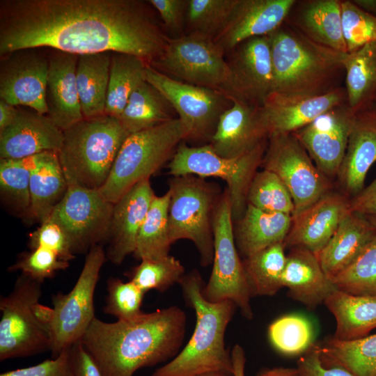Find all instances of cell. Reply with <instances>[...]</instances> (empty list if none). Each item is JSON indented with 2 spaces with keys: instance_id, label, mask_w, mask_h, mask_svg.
<instances>
[{
  "instance_id": "6da1fadb",
  "label": "cell",
  "mask_w": 376,
  "mask_h": 376,
  "mask_svg": "<svg viewBox=\"0 0 376 376\" xmlns=\"http://www.w3.org/2000/svg\"><path fill=\"white\" fill-rule=\"evenodd\" d=\"M151 8L139 0H1L0 55L46 47L128 54L150 64L169 39Z\"/></svg>"
},
{
  "instance_id": "7a4b0ae2",
  "label": "cell",
  "mask_w": 376,
  "mask_h": 376,
  "mask_svg": "<svg viewBox=\"0 0 376 376\" xmlns=\"http://www.w3.org/2000/svg\"><path fill=\"white\" fill-rule=\"evenodd\" d=\"M187 317L177 306L131 321L95 318L81 341L104 376H132L139 369L174 358L185 335Z\"/></svg>"
},
{
  "instance_id": "3957f363",
  "label": "cell",
  "mask_w": 376,
  "mask_h": 376,
  "mask_svg": "<svg viewBox=\"0 0 376 376\" xmlns=\"http://www.w3.org/2000/svg\"><path fill=\"white\" fill-rule=\"evenodd\" d=\"M268 36L272 93L295 100L322 95L340 87L347 53L318 44L285 22Z\"/></svg>"
},
{
  "instance_id": "277c9868",
  "label": "cell",
  "mask_w": 376,
  "mask_h": 376,
  "mask_svg": "<svg viewBox=\"0 0 376 376\" xmlns=\"http://www.w3.org/2000/svg\"><path fill=\"white\" fill-rule=\"evenodd\" d=\"M179 285L187 305L195 311V328L186 345L152 376H196L208 372L233 376L231 354L224 337L237 306L231 300H207L203 295L205 283L196 269L185 274Z\"/></svg>"
},
{
  "instance_id": "5b68a950",
  "label": "cell",
  "mask_w": 376,
  "mask_h": 376,
  "mask_svg": "<svg viewBox=\"0 0 376 376\" xmlns=\"http://www.w3.org/2000/svg\"><path fill=\"white\" fill-rule=\"evenodd\" d=\"M129 136L118 118L107 114L84 118L64 130L57 154L68 186L100 189Z\"/></svg>"
},
{
  "instance_id": "8992f818",
  "label": "cell",
  "mask_w": 376,
  "mask_h": 376,
  "mask_svg": "<svg viewBox=\"0 0 376 376\" xmlns=\"http://www.w3.org/2000/svg\"><path fill=\"white\" fill-rule=\"evenodd\" d=\"M189 136L188 126L179 118L130 134L100 191L114 204L136 184L150 179Z\"/></svg>"
},
{
  "instance_id": "52a82bcc",
  "label": "cell",
  "mask_w": 376,
  "mask_h": 376,
  "mask_svg": "<svg viewBox=\"0 0 376 376\" xmlns=\"http://www.w3.org/2000/svg\"><path fill=\"white\" fill-rule=\"evenodd\" d=\"M169 235L171 243L189 240L196 247L203 267L214 257L213 217L220 195L218 187L193 175L169 180Z\"/></svg>"
},
{
  "instance_id": "ba28073f",
  "label": "cell",
  "mask_w": 376,
  "mask_h": 376,
  "mask_svg": "<svg viewBox=\"0 0 376 376\" xmlns=\"http://www.w3.org/2000/svg\"><path fill=\"white\" fill-rule=\"evenodd\" d=\"M267 140L253 150L236 158L227 159L216 154L209 144L191 147L181 143L168 164L172 177L193 175L215 177L227 184L233 221L244 214L251 183L261 166Z\"/></svg>"
},
{
  "instance_id": "9c48e42d",
  "label": "cell",
  "mask_w": 376,
  "mask_h": 376,
  "mask_svg": "<svg viewBox=\"0 0 376 376\" xmlns=\"http://www.w3.org/2000/svg\"><path fill=\"white\" fill-rule=\"evenodd\" d=\"M41 285L22 274L12 291L1 297V361L50 351V329L38 321L33 310L41 297Z\"/></svg>"
},
{
  "instance_id": "30bf717a",
  "label": "cell",
  "mask_w": 376,
  "mask_h": 376,
  "mask_svg": "<svg viewBox=\"0 0 376 376\" xmlns=\"http://www.w3.org/2000/svg\"><path fill=\"white\" fill-rule=\"evenodd\" d=\"M230 197L227 189L221 194L213 217L214 257L209 280L203 288L211 302L233 301L247 320L253 317L251 296L246 283L233 232Z\"/></svg>"
},
{
  "instance_id": "8fae6325",
  "label": "cell",
  "mask_w": 376,
  "mask_h": 376,
  "mask_svg": "<svg viewBox=\"0 0 376 376\" xmlns=\"http://www.w3.org/2000/svg\"><path fill=\"white\" fill-rule=\"evenodd\" d=\"M224 53L214 39L189 33L169 38L162 54L150 65L183 82L227 94L230 70Z\"/></svg>"
},
{
  "instance_id": "7c38bea8",
  "label": "cell",
  "mask_w": 376,
  "mask_h": 376,
  "mask_svg": "<svg viewBox=\"0 0 376 376\" xmlns=\"http://www.w3.org/2000/svg\"><path fill=\"white\" fill-rule=\"evenodd\" d=\"M106 255L100 245L88 251L81 274L66 294L52 295L53 319L50 326L52 358L81 340L94 320L93 297Z\"/></svg>"
},
{
  "instance_id": "4fadbf2b",
  "label": "cell",
  "mask_w": 376,
  "mask_h": 376,
  "mask_svg": "<svg viewBox=\"0 0 376 376\" xmlns=\"http://www.w3.org/2000/svg\"><path fill=\"white\" fill-rule=\"evenodd\" d=\"M260 166L277 175L288 189L295 205L292 216L331 191L329 178L317 168L293 133L268 136Z\"/></svg>"
},
{
  "instance_id": "5bb4252c",
  "label": "cell",
  "mask_w": 376,
  "mask_h": 376,
  "mask_svg": "<svg viewBox=\"0 0 376 376\" xmlns=\"http://www.w3.org/2000/svg\"><path fill=\"white\" fill-rule=\"evenodd\" d=\"M146 80L169 102L189 130L188 139L210 140L220 116L233 104L223 91L180 81L148 64Z\"/></svg>"
},
{
  "instance_id": "9a60e30c",
  "label": "cell",
  "mask_w": 376,
  "mask_h": 376,
  "mask_svg": "<svg viewBox=\"0 0 376 376\" xmlns=\"http://www.w3.org/2000/svg\"><path fill=\"white\" fill-rule=\"evenodd\" d=\"M113 208L99 189L68 186L47 220L62 229L74 254L83 253L108 237Z\"/></svg>"
},
{
  "instance_id": "2e32d148",
  "label": "cell",
  "mask_w": 376,
  "mask_h": 376,
  "mask_svg": "<svg viewBox=\"0 0 376 376\" xmlns=\"http://www.w3.org/2000/svg\"><path fill=\"white\" fill-rule=\"evenodd\" d=\"M34 49H20L1 57L0 100L47 114L45 89L49 57Z\"/></svg>"
},
{
  "instance_id": "e0dca14e",
  "label": "cell",
  "mask_w": 376,
  "mask_h": 376,
  "mask_svg": "<svg viewBox=\"0 0 376 376\" xmlns=\"http://www.w3.org/2000/svg\"><path fill=\"white\" fill-rule=\"evenodd\" d=\"M354 116L346 103L329 109L293 132L317 168L328 178L338 175Z\"/></svg>"
},
{
  "instance_id": "ac0fdd59",
  "label": "cell",
  "mask_w": 376,
  "mask_h": 376,
  "mask_svg": "<svg viewBox=\"0 0 376 376\" xmlns=\"http://www.w3.org/2000/svg\"><path fill=\"white\" fill-rule=\"evenodd\" d=\"M230 61L227 94L262 107L274 91V72L269 36L251 38L235 48Z\"/></svg>"
},
{
  "instance_id": "d6986e66",
  "label": "cell",
  "mask_w": 376,
  "mask_h": 376,
  "mask_svg": "<svg viewBox=\"0 0 376 376\" xmlns=\"http://www.w3.org/2000/svg\"><path fill=\"white\" fill-rule=\"evenodd\" d=\"M350 212V198L343 194L329 191L292 217L290 230L283 241L285 247H304L317 256Z\"/></svg>"
},
{
  "instance_id": "ffe728a7",
  "label": "cell",
  "mask_w": 376,
  "mask_h": 376,
  "mask_svg": "<svg viewBox=\"0 0 376 376\" xmlns=\"http://www.w3.org/2000/svg\"><path fill=\"white\" fill-rule=\"evenodd\" d=\"M219 117L210 140L212 150L224 158L240 157L268 139V133L257 107L235 97Z\"/></svg>"
},
{
  "instance_id": "44dd1931",
  "label": "cell",
  "mask_w": 376,
  "mask_h": 376,
  "mask_svg": "<svg viewBox=\"0 0 376 376\" xmlns=\"http://www.w3.org/2000/svg\"><path fill=\"white\" fill-rule=\"evenodd\" d=\"M296 0H239L227 24L214 38L225 52L245 40L267 36L285 21Z\"/></svg>"
},
{
  "instance_id": "7402d4cb",
  "label": "cell",
  "mask_w": 376,
  "mask_h": 376,
  "mask_svg": "<svg viewBox=\"0 0 376 376\" xmlns=\"http://www.w3.org/2000/svg\"><path fill=\"white\" fill-rule=\"evenodd\" d=\"M63 131L47 114L19 109L13 121L0 131L1 159H19L43 152H58Z\"/></svg>"
},
{
  "instance_id": "603a6c76",
  "label": "cell",
  "mask_w": 376,
  "mask_h": 376,
  "mask_svg": "<svg viewBox=\"0 0 376 376\" xmlns=\"http://www.w3.org/2000/svg\"><path fill=\"white\" fill-rule=\"evenodd\" d=\"M376 162V109L373 105L354 113L345 157L338 173L343 194L349 198L363 188L366 175Z\"/></svg>"
},
{
  "instance_id": "cb8c5ba5",
  "label": "cell",
  "mask_w": 376,
  "mask_h": 376,
  "mask_svg": "<svg viewBox=\"0 0 376 376\" xmlns=\"http://www.w3.org/2000/svg\"><path fill=\"white\" fill-rule=\"evenodd\" d=\"M155 195L150 179H146L113 204L106 256L113 264H120L129 254L134 253L140 228Z\"/></svg>"
},
{
  "instance_id": "d4e9b609",
  "label": "cell",
  "mask_w": 376,
  "mask_h": 376,
  "mask_svg": "<svg viewBox=\"0 0 376 376\" xmlns=\"http://www.w3.org/2000/svg\"><path fill=\"white\" fill-rule=\"evenodd\" d=\"M346 103V90L340 86L322 95L302 99H285L271 93L260 111L269 136L293 133L329 109Z\"/></svg>"
},
{
  "instance_id": "484cf974",
  "label": "cell",
  "mask_w": 376,
  "mask_h": 376,
  "mask_svg": "<svg viewBox=\"0 0 376 376\" xmlns=\"http://www.w3.org/2000/svg\"><path fill=\"white\" fill-rule=\"evenodd\" d=\"M77 61L78 55L58 50L49 56L47 116L63 131L84 118L77 87Z\"/></svg>"
},
{
  "instance_id": "4316f807",
  "label": "cell",
  "mask_w": 376,
  "mask_h": 376,
  "mask_svg": "<svg viewBox=\"0 0 376 376\" xmlns=\"http://www.w3.org/2000/svg\"><path fill=\"white\" fill-rule=\"evenodd\" d=\"M288 295L310 309L324 302L337 288L322 270L318 257L301 246L290 248L282 276Z\"/></svg>"
},
{
  "instance_id": "83f0119b",
  "label": "cell",
  "mask_w": 376,
  "mask_h": 376,
  "mask_svg": "<svg viewBox=\"0 0 376 376\" xmlns=\"http://www.w3.org/2000/svg\"><path fill=\"white\" fill-rule=\"evenodd\" d=\"M285 22L312 41L347 53L340 0L296 1Z\"/></svg>"
},
{
  "instance_id": "f1b7e54d",
  "label": "cell",
  "mask_w": 376,
  "mask_h": 376,
  "mask_svg": "<svg viewBox=\"0 0 376 376\" xmlns=\"http://www.w3.org/2000/svg\"><path fill=\"white\" fill-rule=\"evenodd\" d=\"M375 234L365 215L350 212L317 255L327 276L331 280L347 267Z\"/></svg>"
},
{
  "instance_id": "f546056e",
  "label": "cell",
  "mask_w": 376,
  "mask_h": 376,
  "mask_svg": "<svg viewBox=\"0 0 376 376\" xmlns=\"http://www.w3.org/2000/svg\"><path fill=\"white\" fill-rule=\"evenodd\" d=\"M292 216L267 212L247 204L242 217L233 228L238 252L245 258L272 244L283 242L291 224Z\"/></svg>"
},
{
  "instance_id": "4dcf8cb0",
  "label": "cell",
  "mask_w": 376,
  "mask_h": 376,
  "mask_svg": "<svg viewBox=\"0 0 376 376\" xmlns=\"http://www.w3.org/2000/svg\"><path fill=\"white\" fill-rule=\"evenodd\" d=\"M324 304L335 318L333 337L336 339H359L376 328V296L353 295L336 289Z\"/></svg>"
},
{
  "instance_id": "1f68e13d",
  "label": "cell",
  "mask_w": 376,
  "mask_h": 376,
  "mask_svg": "<svg viewBox=\"0 0 376 376\" xmlns=\"http://www.w3.org/2000/svg\"><path fill=\"white\" fill-rule=\"evenodd\" d=\"M111 59V52L78 56L76 81L85 118L104 114Z\"/></svg>"
},
{
  "instance_id": "d6a6232c",
  "label": "cell",
  "mask_w": 376,
  "mask_h": 376,
  "mask_svg": "<svg viewBox=\"0 0 376 376\" xmlns=\"http://www.w3.org/2000/svg\"><path fill=\"white\" fill-rule=\"evenodd\" d=\"M68 187L57 152H42L30 180V215L41 223L47 220Z\"/></svg>"
},
{
  "instance_id": "836d02e7",
  "label": "cell",
  "mask_w": 376,
  "mask_h": 376,
  "mask_svg": "<svg viewBox=\"0 0 376 376\" xmlns=\"http://www.w3.org/2000/svg\"><path fill=\"white\" fill-rule=\"evenodd\" d=\"M343 65L347 104L353 113L373 105L376 97V41L347 53Z\"/></svg>"
},
{
  "instance_id": "e575fe53",
  "label": "cell",
  "mask_w": 376,
  "mask_h": 376,
  "mask_svg": "<svg viewBox=\"0 0 376 376\" xmlns=\"http://www.w3.org/2000/svg\"><path fill=\"white\" fill-rule=\"evenodd\" d=\"M173 111L166 98L144 80L133 91L118 118L130 135L175 118Z\"/></svg>"
},
{
  "instance_id": "d590c367",
  "label": "cell",
  "mask_w": 376,
  "mask_h": 376,
  "mask_svg": "<svg viewBox=\"0 0 376 376\" xmlns=\"http://www.w3.org/2000/svg\"><path fill=\"white\" fill-rule=\"evenodd\" d=\"M319 345L324 364L342 367L354 376H376V334L352 340L332 336Z\"/></svg>"
},
{
  "instance_id": "8d00e7d4",
  "label": "cell",
  "mask_w": 376,
  "mask_h": 376,
  "mask_svg": "<svg viewBox=\"0 0 376 376\" xmlns=\"http://www.w3.org/2000/svg\"><path fill=\"white\" fill-rule=\"evenodd\" d=\"M283 242L272 244L242 260L250 295L273 296L282 288L286 263Z\"/></svg>"
},
{
  "instance_id": "74e56055",
  "label": "cell",
  "mask_w": 376,
  "mask_h": 376,
  "mask_svg": "<svg viewBox=\"0 0 376 376\" xmlns=\"http://www.w3.org/2000/svg\"><path fill=\"white\" fill-rule=\"evenodd\" d=\"M169 190L162 196H154L138 234L134 252L136 258L157 260L169 255Z\"/></svg>"
},
{
  "instance_id": "f35d334b",
  "label": "cell",
  "mask_w": 376,
  "mask_h": 376,
  "mask_svg": "<svg viewBox=\"0 0 376 376\" xmlns=\"http://www.w3.org/2000/svg\"><path fill=\"white\" fill-rule=\"evenodd\" d=\"M148 63L128 54H111L104 114L118 118L136 87L146 80Z\"/></svg>"
},
{
  "instance_id": "ab89813d",
  "label": "cell",
  "mask_w": 376,
  "mask_h": 376,
  "mask_svg": "<svg viewBox=\"0 0 376 376\" xmlns=\"http://www.w3.org/2000/svg\"><path fill=\"white\" fill-rule=\"evenodd\" d=\"M41 153L19 159H1V196L12 207L21 213L30 214V180Z\"/></svg>"
},
{
  "instance_id": "60d3db41",
  "label": "cell",
  "mask_w": 376,
  "mask_h": 376,
  "mask_svg": "<svg viewBox=\"0 0 376 376\" xmlns=\"http://www.w3.org/2000/svg\"><path fill=\"white\" fill-rule=\"evenodd\" d=\"M272 345L288 356L303 354L314 342V328L311 321L300 314L283 315L268 327Z\"/></svg>"
},
{
  "instance_id": "b9f144b4",
  "label": "cell",
  "mask_w": 376,
  "mask_h": 376,
  "mask_svg": "<svg viewBox=\"0 0 376 376\" xmlns=\"http://www.w3.org/2000/svg\"><path fill=\"white\" fill-rule=\"evenodd\" d=\"M331 281L338 290L350 295L376 296V234Z\"/></svg>"
},
{
  "instance_id": "7bdbcfd3",
  "label": "cell",
  "mask_w": 376,
  "mask_h": 376,
  "mask_svg": "<svg viewBox=\"0 0 376 376\" xmlns=\"http://www.w3.org/2000/svg\"><path fill=\"white\" fill-rule=\"evenodd\" d=\"M247 204L267 212L292 216L295 205L292 196L280 178L263 169L257 171L247 194Z\"/></svg>"
},
{
  "instance_id": "ee69618b",
  "label": "cell",
  "mask_w": 376,
  "mask_h": 376,
  "mask_svg": "<svg viewBox=\"0 0 376 376\" xmlns=\"http://www.w3.org/2000/svg\"><path fill=\"white\" fill-rule=\"evenodd\" d=\"M239 0H189L186 24L190 33L214 39L224 28Z\"/></svg>"
},
{
  "instance_id": "f6af8a7d",
  "label": "cell",
  "mask_w": 376,
  "mask_h": 376,
  "mask_svg": "<svg viewBox=\"0 0 376 376\" xmlns=\"http://www.w3.org/2000/svg\"><path fill=\"white\" fill-rule=\"evenodd\" d=\"M185 274L180 261L169 255L160 260H141L127 276L130 281L146 293L150 290L163 292L175 283L179 284Z\"/></svg>"
},
{
  "instance_id": "bcb514c9",
  "label": "cell",
  "mask_w": 376,
  "mask_h": 376,
  "mask_svg": "<svg viewBox=\"0 0 376 376\" xmlns=\"http://www.w3.org/2000/svg\"><path fill=\"white\" fill-rule=\"evenodd\" d=\"M341 26L347 53L376 41V17L352 1H340Z\"/></svg>"
},
{
  "instance_id": "7dc6e473",
  "label": "cell",
  "mask_w": 376,
  "mask_h": 376,
  "mask_svg": "<svg viewBox=\"0 0 376 376\" xmlns=\"http://www.w3.org/2000/svg\"><path fill=\"white\" fill-rule=\"evenodd\" d=\"M107 295L104 312L120 321H131L142 315V302L145 292L133 282L120 279L107 281Z\"/></svg>"
},
{
  "instance_id": "c3c4849f",
  "label": "cell",
  "mask_w": 376,
  "mask_h": 376,
  "mask_svg": "<svg viewBox=\"0 0 376 376\" xmlns=\"http://www.w3.org/2000/svg\"><path fill=\"white\" fill-rule=\"evenodd\" d=\"M69 262L61 260L56 253L44 247H38L24 253L8 270H20L22 274L41 283L54 276L58 270L65 269Z\"/></svg>"
},
{
  "instance_id": "681fc988",
  "label": "cell",
  "mask_w": 376,
  "mask_h": 376,
  "mask_svg": "<svg viewBox=\"0 0 376 376\" xmlns=\"http://www.w3.org/2000/svg\"><path fill=\"white\" fill-rule=\"evenodd\" d=\"M31 249L44 247L52 250L63 260L75 258L70 242L62 229L55 223L47 220L30 235Z\"/></svg>"
},
{
  "instance_id": "f907efd6",
  "label": "cell",
  "mask_w": 376,
  "mask_h": 376,
  "mask_svg": "<svg viewBox=\"0 0 376 376\" xmlns=\"http://www.w3.org/2000/svg\"><path fill=\"white\" fill-rule=\"evenodd\" d=\"M164 26L179 36L186 24L189 0H149Z\"/></svg>"
},
{
  "instance_id": "816d5d0a",
  "label": "cell",
  "mask_w": 376,
  "mask_h": 376,
  "mask_svg": "<svg viewBox=\"0 0 376 376\" xmlns=\"http://www.w3.org/2000/svg\"><path fill=\"white\" fill-rule=\"evenodd\" d=\"M0 376H72L68 349L37 365L3 373Z\"/></svg>"
},
{
  "instance_id": "f5cc1de1",
  "label": "cell",
  "mask_w": 376,
  "mask_h": 376,
  "mask_svg": "<svg viewBox=\"0 0 376 376\" xmlns=\"http://www.w3.org/2000/svg\"><path fill=\"white\" fill-rule=\"evenodd\" d=\"M297 365L306 376H354L342 367L324 364L321 359L319 343H316L300 357Z\"/></svg>"
},
{
  "instance_id": "db71d44e",
  "label": "cell",
  "mask_w": 376,
  "mask_h": 376,
  "mask_svg": "<svg viewBox=\"0 0 376 376\" xmlns=\"http://www.w3.org/2000/svg\"><path fill=\"white\" fill-rule=\"evenodd\" d=\"M72 376H104L81 340L68 348Z\"/></svg>"
},
{
  "instance_id": "11a10c76",
  "label": "cell",
  "mask_w": 376,
  "mask_h": 376,
  "mask_svg": "<svg viewBox=\"0 0 376 376\" xmlns=\"http://www.w3.org/2000/svg\"><path fill=\"white\" fill-rule=\"evenodd\" d=\"M350 210L365 216L376 215V178L350 198Z\"/></svg>"
},
{
  "instance_id": "9f6ffc18",
  "label": "cell",
  "mask_w": 376,
  "mask_h": 376,
  "mask_svg": "<svg viewBox=\"0 0 376 376\" xmlns=\"http://www.w3.org/2000/svg\"><path fill=\"white\" fill-rule=\"evenodd\" d=\"M231 359L233 363V376H245L246 357L243 347L237 344L231 352Z\"/></svg>"
},
{
  "instance_id": "6f0895ef",
  "label": "cell",
  "mask_w": 376,
  "mask_h": 376,
  "mask_svg": "<svg viewBox=\"0 0 376 376\" xmlns=\"http://www.w3.org/2000/svg\"><path fill=\"white\" fill-rule=\"evenodd\" d=\"M18 109L3 100H0V131L10 125L14 120Z\"/></svg>"
},
{
  "instance_id": "680465c9",
  "label": "cell",
  "mask_w": 376,
  "mask_h": 376,
  "mask_svg": "<svg viewBox=\"0 0 376 376\" xmlns=\"http://www.w3.org/2000/svg\"><path fill=\"white\" fill-rule=\"evenodd\" d=\"M256 376H306L297 367L285 368L275 367L265 368L260 371Z\"/></svg>"
},
{
  "instance_id": "91938a15",
  "label": "cell",
  "mask_w": 376,
  "mask_h": 376,
  "mask_svg": "<svg viewBox=\"0 0 376 376\" xmlns=\"http://www.w3.org/2000/svg\"><path fill=\"white\" fill-rule=\"evenodd\" d=\"M33 310L38 321L50 329L54 315L53 308L40 304L38 301L33 305Z\"/></svg>"
},
{
  "instance_id": "94428289",
  "label": "cell",
  "mask_w": 376,
  "mask_h": 376,
  "mask_svg": "<svg viewBox=\"0 0 376 376\" xmlns=\"http://www.w3.org/2000/svg\"><path fill=\"white\" fill-rule=\"evenodd\" d=\"M358 7L376 17V0H352Z\"/></svg>"
},
{
  "instance_id": "6125c7cd",
  "label": "cell",
  "mask_w": 376,
  "mask_h": 376,
  "mask_svg": "<svg viewBox=\"0 0 376 376\" xmlns=\"http://www.w3.org/2000/svg\"><path fill=\"white\" fill-rule=\"evenodd\" d=\"M196 376H230L226 373H221V372H208L205 373H203Z\"/></svg>"
},
{
  "instance_id": "be15d7a7",
  "label": "cell",
  "mask_w": 376,
  "mask_h": 376,
  "mask_svg": "<svg viewBox=\"0 0 376 376\" xmlns=\"http://www.w3.org/2000/svg\"><path fill=\"white\" fill-rule=\"evenodd\" d=\"M369 222L371 224V225L375 228L376 230V215H368L366 216Z\"/></svg>"
},
{
  "instance_id": "e7e4bbea",
  "label": "cell",
  "mask_w": 376,
  "mask_h": 376,
  "mask_svg": "<svg viewBox=\"0 0 376 376\" xmlns=\"http://www.w3.org/2000/svg\"><path fill=\"white\" fill-rule=\"evenodd\" d=\"M375 102H376V97H375Z\"/></svg>"
}]
</instances>
